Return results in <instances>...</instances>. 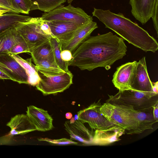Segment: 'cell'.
<instances>
[{
	"instance_id": "39",
	"label": "cell",
	"mask_w": 158,
	"mask_h": 158,
	"mask_svg": "<svg viewBox=\"0 0 158 158\" xmlns=\"http://www.w3.org/2000/svg\"><path fill=\"white\" fill-rule=\"evenodd\" d=\"M74 0H67L68 3H71Z\"/></svg>"
},
{
	"instance_id": "26",
	"label": "cell",
	"mask_w": 158,
	"mask_h": 158,
	"mask_svg": "<svg viewBox=\"0 0 158 158\" xmlns=\"http://www.w3.org/2000/svg\"><path fill=\"white\" fill-rule=\"evenodd\" d=\"M34 10H39L48 12L60 6L66 0H31Z\"/></svg>"
},
{
	"instance_id": "2",
	"label": "cell",
	"mask_w": 158,
	"mask_h": 158,
	"mask_svg": "<svg viewBox=\"0 0 158 158\" xmlns=\"http://www.w3.org/2000/svg\"><path fill=\"white\" fill-rule=\"evenodd\" d=\"M93 16L135 47L145 52H156L158 49L156 40L138 24L121 13L115 14L110 10L94 8Z\"/></svg>"
},
{
	"instance_id": "7",
	"label": "cell",
	"mask_w": 158,
	"mask_h": 158,
	"mask_svg": "<svg viewBox=\"0 0 158 158\" xmlns=\"http://www.w3.org/2000/svg\"><path fill=\"white\" fill-rule=\"evenodd\" d=\"M38 73L40 80L35 86L45 95L63 92L73 84V75L69 71L57 75H44Z\"/></svg>"
},
{
	"instance_id": "22",
	"label": "cell",
	"mask_w": 158,
	"mask_h": 158,
	"mask_svg": "<svg viewBox=\"0 0 158 158\" xmlns=\"http://www.w3.org/2000/svg\"><path fill=\"white\" fill-rule=\"evenodd\" d=\"M31 17L19 13L8 12L0 16V33L19 23L28 21Z\"/></svg>"
},
{
	"instance_id": "40",
	"label": "cell",
	"mask_w": 158,
	"mask_h": 158,
	"mask_svg": "<svg viewBox=\"0 0 158 158\" xmlns=\"http://www.w3.org/2000/svg\"><path fill=\"white\" fill-rule=\"evenodd\" d=\"M75 119L76 120H77V119H78V116H77V115H75Z\"/></svg>"
},
{
	"instance_id": "18",
	"label": "cell",
	"mask_w": 158,
	"mask_h": 158,
	"mask_svg": "<svg viewBox=\"0 0 158 158\" xmlns=\"http://www.w3.org/2000/svg\"><path fill=\"white\" fill-rule=\"evenodd\" d=\"M6 125L10 129V135H23L37 130L27 114H19L12 118Z\"/></svg>"
},
{
	"instance_id": "36",
	"label": "cell",
	"mask_w": 158,
	"mask_h": 158,
	"mask_svg": "<svg viewBox=\"0 0 158 158\" xmlns=\"http://www.w3.org/2000/svg\"><path fill=\"white\" fill-rule=\"evenodd\" d=\"M72 116V114L70 112H67L65 114V117L67 119H70Z\"/></svg>"
},
{
	"instance_id": "13",
	"label": "cell",
	"mask_w": 158,
	"mask_h": 158,
	"mask_svg": "<svg viewBox=\"0 0 158 158\" xmlns=\"http://www.w3.org/2000/svg\"><path fill=\"white\" fill-rule=\"evenodd\" d=\"M152 87L153 82L149 77L144 56L137 62L131 88L143 92H153Z\"/></svg>"
},
{
	"instance_id": "30",
	"label": "cell",
	"mask_w": 158,
	"mask_h": 158,
	"mask_svg": "<svg viewBox=\"0 0 158 158\" xmlns=\"http://www.w3.org/2000/svg\"><path fill=\"white\" fill-rule=\"evenodd\" d=\"M0 8L9 12L16 13L13 8L12 0H0Z\"/></svg>"
},
{
	"instance_id": "24",
	"label": "cell",
	"mask_w": 158,
	"mask_h": 158,
	"mask_svg": "<svg viewBox=\"0 0 158 158\" xmlns=\"http://www.w3.org/2000/svg\"><path fill=\"white\" fill-rule=\"evenodd\" d=\"M35 64L38 72L44 75H57L65 72L54 61L44 60L38 62Z\"/></svg>"
},
{
	"instance_id": "12",
	"label": "cell",
	"mask_w": 158,
	"mask_h": 158,
	"mask_svg": "<svg viewBox=\"0 0 158 158\" xmlns=\"http://www.w3.org/2000/svg\"><path fill=\"white\" fill-rule=\"evenodd\" d=\"M158 0H129L132 15L142 24L151 18Z\"/></svg>"
},
{
	"instance_id": "9",
	"label": "cell",
	"mask_w": 158,
	"mask_h": 158,
	"mask_svg": "<svg viewBox=\"0 0 158 158\" xmlns=\"http://www.w3.org/2000/svg\"><path fill=\"white\" fill-rule=\"evenodd\" d=\"M0 69L13 81L19 84H28V77L25 69L10 53L0 54Z\"/></svg>"
},
{
	"instance_id": "27",
	"label": "cell",
	"mask_w": 158,
	"mask_h": 158,
	"mask_svg": "<svg viewBox=\"0 0 158 158\" xmlns=\"http://www.w3.org/2000/svg\"><path fill=\"white\" fill-rule=\"evenodd\" d=\"M13 6L17 13L28 14L34 10L33 5L31 0H12Z\"/></svg>"
},
{
	"instance_id": "4",
	"label": "cell",
	"mask_w": 158,
	"mask_h": 158,
	"mask_svg": "<svg viewBox=\"0 0 158 158\" xmlns=\"http://www.w3.org/2000/svg\"><path fill=\"white\" fill-rule=\"evenodd\" d=\"M108 102L132 106L137 111L152 109L158 102V96L153 92H146L130 89L119 91L114 96L109 95Z\"/></svg>"
},
{
	"instance_id": "28",
	"label": "cell",
	"mask_w": 158,
	"mask_h": 158,
	"mask_svg": "<svg viewBox=\"0 0 158 158\" xmlns=\"http://www.w3.org/2000/svg\"><path fill=\"white\" fill-rule=\"evenodd\" d=\"M31 49L30 45L23 39L15 44L9 53L15 55L24 53H30Z\"/></svg>"
},
{
	"instance_id": "10",
	"label": "cell",
	"mask_w": 158,
	"mask_h": 158,
	"mask_svg": "<svg viewBox=\"0 0 158 158\" xmlns=\"http://www.w3.org/2000/svg\"><path fill=\"white\" fill-rule=\"evenodd\" d=\"M137 62L136 61L128 62L117 68L113 74L112 82L119 91L132 89L131 85Z\"/></svg>"
},
{
	"instance_id": "35",
	"label": "cell",
	"mask_w": 158,
	"mask_h": 158,
	"mask_svg": "<svg viewBox=\"0 0 158 158\" xmlns=\"http://www.w3.org/2000/svg\"><path fill=\"white\" fill-rule=\"evenodd\" d=\"M158 81L153 83L152 91L157 94H158Z\"/></svg>"
},
{
	"instance_id": "33",
	"label": "cell",
	"mask_w": 158,
	"mask_h": 158,
	"mask_svg": "<svg viewBox=\"0 0 158 158\" xmlns=\"http://www.w3.org/2000/svg\"><path fill=\"white\" fill-rule=\"evenodd\" d=\"M153 114L155 119L158 121V102L155 104L152 107Z\"/></svg>"
},
{
	"instance_id": "25",
	"label": "cell",
	"mask_w": 158,
	"mask_h": 158,
	"mask_svg": "<svg viewBox=\"0 0 158 158\" xmlns=\"http://www.w3.org/2000/svg\"><path fill=\"white\" fill-rule=\"evenodd\" d=\"M49 40L52 48L56 64L65 72L69 71V62L64 61L61 58V52L62 50L60 42L58 39L54 37H51Z\"/></svg>"
},
{
	"instance_id": "31",
	"label": "cell",
	"mask_w": 158,
	"mask_h": 158,
	"mask_svg": "<svg viewBox=\"0 0 158 158\" xmlns=\"http://www.w3.org/2000/svg\"><path fill=\"white\" fill-rule=\"evenodd\" d=\"M152 19L154 27L156 31L157 37L158 36V2L156 4L151 17Z\"/></svg>"
},
{
	"instance_id": "19",
	"label": "cell",
	"mask_w": 158,
	"mask_h": 158,
	"mask_svg": "<svg viewBox=\"0 0 158 158\" xmlns=\"http://www.w3.org/2000/svg\"><path fill=\"white\" fill-rule=\"evenodd\" d=\"M23 39L15 27L7 29L0 33V54L10 53L14 45Z\"/></svg>"
},
{
	"instance_id": "14",
	"label": "cell",
	"mask_w": 158,
	"mask_h": 158,
	"mask_svg": "<svg viewBox=\"0 0 158 158\" xmlns=\"http://www.w3.org/2000/svg\"><path fill=\"white\" fill-rule=\"evenodd\" d=\"M26 113L37 130L45 131L53 128V119L47 111L31 105L27 107Z\"/></svg>"
},
{
	"instance_id": "16",
	"label": "cell",
	"mask_w": 158,
	"mask_h": 158,
	"mask_svg": "<svg viewBox=\"0 0 158 158\" xmlns=\"http://www.w3.org/2000/svg\"><path fill=\"white\" fill-rule=\"evenodd\" d=\"M97 28V23L93 21L86 24L76 32L69 40L61 43L62 51L67 50L72 53Z\"/></svg>"
},
{
	"instance_id": "29",
	"label": "cell",
	"mask_w": 158,
	"mask_h": 158,
	"mask_svg": "<svg viewBox=\"0 0 158 158\" xmlns=\"http://www.w3.org/2000/svg\"><path fill=\"white\" fill-rule=\"evenodd\" d=\"M39 141H45L51 143L60 145L69 144H77L78 143L74 141L71 139L62 138L58 139H51L47 138H40L38 139Z\"/></svg>"
},
{
	"instance_id": "20",
	"label": "cell",
	"mask_w": 158,
	"mask_h": 158,
	"mask_svg": "<svg viewBox=\"0 0 158 158\" xmlns=\"http://www.w3.org/2000/svg\"><path fill=\"white\" fill-rule=\"evenodd\" d=\"M49 39L33 49L30 52L32 59L35 64L44 60L56 62Z\"/></svg>"
},
{
	"instance_id": "15",
	"label": "cell",
	"mask_w": 158,
	"mask_h": 158,
	"mask_svg": "<svg viewBox=\"0 0 158 158\" xmlns=\"http://www.w3.org/2000/svg\"><path fill=\"white\" fill-rule=\"evenodd\" d=\"M122 128L115 125L104 130H95L91 144L107 145L121 140L119 137L125 132Z\"/></svg>"
},
{
	"instance_id": "32",
	"label": "cell",
	"mask_w": 158,
	"mask_h": 158,
	"mask_svg": "<svg viewBox=\"0 0 158 158\" xmlns=\"http://www.w3.org/2000/svg\"><path fill=\"white\" fill-rule=\"evenodd\" d=\"M62 59L64 61L69 62L72 59V54L69 51L67 50H62L61 52Z\"/></svg>"
},
{
	"instance_id": "38",
	"label": "cell",
	"mask_w": 158,
	"mask_h": 158,
	"mask_svg": "<svg viewBox=\"0 0 158 158\" xmlns=\"http://www.w3.org/2000/svg\"><path fill=\"white\" fill-rule=\"evenodd\" d=\"M75 120H76L75 118L73 117H72V118L70 119V120L69 121L70 123H74L75 122Z\"/></svg>"
},
{
	"instance_id": "17",
	"label": "cell",
	"mask_w": 158,
	"mask_h": 158,
	"mask_svg": "<svg viewBox=\"0 0 158 158\" xmlns=\"http://www.w3.org/2000/svg\"><path fill=\"white\" fill-rule=\"evenodd\" d=\"M64 125L71 139L77 140L85 144H91L93 137L92 133L79 119L76 120L72 123L69 121H67Z\"/></svg>"
},
{
	"instance_id": "1",
	"label": "cell",
	"mask_w": 158,
	"mask_h": 158,
	"mask_svg": "<svg viewBox=\"0 0 158 158\" xmlns=\"http://www.w3.org/2000/svg\"><path fill=\"white\" fill-rule=\"evenodd\" d=\"M123 40L111 32L92 36L82 42L73 52L69 66L91 71L99 67L108 70L126 54Z\"/></svg>"
},
{
	"instance_id": "21",
	"label": "cell",
	"mask_w": 158,
	"mask_h": 158,
	"mask_svg": "<svg viewBox=\"0 0 158 158\" xmlns=\"http://www.w3.org/2000/svg\"><path fill=\"white\" fill-rule=\"evenodd\" d=\"M133 112L140 133L147 130L152 129L153 125L158 122L154 118L152 109L142 111H137L134 109Z\"/></svg>"
},
{
	"instance_id": "3",
	"label": "cell",
	"mask_w": 158,
	"mask_h": 158,
	"mask_svg": "<svg viewBox=\"0 0 158 158\" xmlns=\"http://www.w3.org/2000/svg\"><path fill=\"white\" fill-rule=\"evenodd\" d=\"M133 109L130 106L107 101L102 105L99 109L101 114L108 121L127 131V134H139Z\"/></svg>"
},
{
	"instance_id": "6",
	"label": "cell",
	"mask_w": 158,
	"mask_h": 158,
	"mask_svg": "<svg viewBox=\"0 0 158 158\" xmlns=\"http://www.w3.org/2000/svg\"><path fill=\"white\" fill-rule=\"evenodd\" d=\"M42 19L46 21H60L74 22L83 24L93 21L91 16L88 15L82 9L75 7L71 4L64 6H60L43 14Z\"/></svg>"
},
{
	"instance_id": "5",
	"label": "cell",
	"mask_w": 158,
	"mask_h": 158,
	"mask_svg": "<svg viewBox=\"0 0 158 158\" xmlns=\"http://www.w3.org/2000/svg\"><path fill=\"white\" fill-rule=\"evenodd\" d=\"M44 20L41 17H31L28 21L20 23L15 27L17 32L30 45L31 50L51 37L44 31Z\"/></svg>"
},
{
	"instance_id": "23",
	"label": "cell",
	"mask_w": 158,
	"mask_h": 158,
	"mask_svg": "<svg viewBox=\"0 0 158 158\" xmlns=\"http://www.w3.org/2000/svg\"><path fill=\"white\" fill-rule=\"evenodd\" d=\"M11 54L25 69L28 77V84L35 86L40 81V77L35 65L32 63L31 58L24 59L18 54Z\"/></svg>"
},
{
	"instance_id": "37",
	"label": "cell",
	"mask_w": 158,
	"mask_h": 158,
	"mask_svg": "<svg viewBox=\"0 0 158 158\" xmlns=\"http://www.w3.org/2000/svg\"><path fill=\"white\" fill-rule=\"evenodd\" d=\"M9 12L2 8H0V16Z\"/></svg>"
},
{
	"instance_id": "11",
	"label": "cell",
	"mask_w": 158,
	"mask_h": 158,
	"mask_svg": "<svg viewBox=\"0 0 158 158\" xmlns=\"http://www.w3.org/2000/svg\"><path fill=\"white\" fill-rule=\"evenodd\" d=\"M48 23L52 36L58 39L61 43L69 40L76 32L86 24L60 21H50L48 22Z\"/></svg>"
},
{
	"instance_id": "34",
	"label": "cell",
	"mask_w": 158,
	"mask_h": 158,
	"mask_svg": "<svg viewBox=\"0 0 158 158\" xmlns=\"http://www.w3.org/2000/svg\"><path fill=\"white\" fill-rule=\"evenodd\" d=\"M1 79L10 80L12 81L10 77L0 69V80Z\"/></svg>"
},
{
	"instance_id": "8",
	"label": "cell",
	"mask_w": 158,
	"mask_h": 158,
	"mask_svg": "<svg viewBox=\"0 0 158 158\" xmlns=\"http://www.w3.org/2000/svg\"><path fill=\"white\" fill-rule=\"evenodd\" d=\"M99 101L77 112L78 119L87 123L92 130H104L115 125L108 121L100 112Z\"/></svg>"
}]
</instances>
